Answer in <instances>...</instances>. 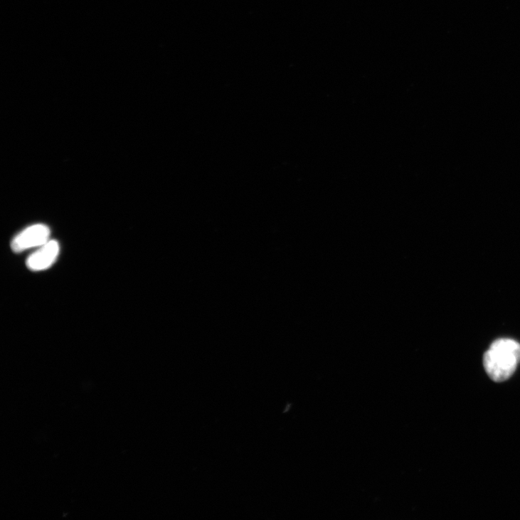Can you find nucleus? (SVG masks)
I'll return each mask as SVG.
<instances>
[{
	"label": "nucleus",
	"instance_id": "nucleus-2",
	"mask_svg": "<svg viewBox=\"0 0 520 520\" xmlns=\"http://www.w3.org/2000/svg\"><path fill=\"white\" fill-rule=\"evenodd\" d=\"M51 229L43 224L28 227L13 240L11 249L16 253H21L41 246L50 241Z\"/></svg>",
	"mask_w": 520,
	"mask_h": 520
},
{
	"label": "nucleus",
	"instance_id": "nucleus-3",
	"mask_svg": "<svg viewBox=\"0 0 520 520\" xmlns=\"http://www.w3.org/2000/svg\"><path fill=\"white\" fill-rule=\"evenodd\" d=\"M60 253L59 243L55 240H50L28 258L26 262V266L33 272L47 270L57 261Z\"/></svg>",
	"mask_w": 520,
	"mask_h": 520
},
{
	"label": "nucleus",
	"instance_id": "nucleus-1",
	"mask_svg": "<svg viewBox=\"0 0 520 520\" xmlns=\"http://www.w3.org/2000/svg\"><path fill=\"white\" fill-rule=\"evenodd\" d=\"M520 363V344L511 339L494 341L484 356L487 374L496 383H502L514 373Z\"/></svg>",
	"mask_w": 520,
	"mask_h": 520
}]
</instances>
